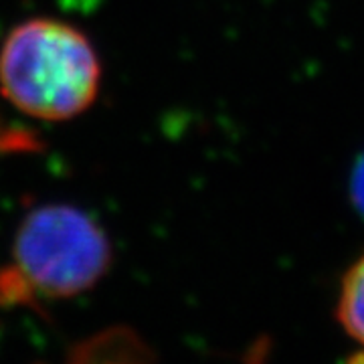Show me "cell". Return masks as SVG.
Here are the masks:
<instances>
[{"mask_svg":"<svg viewBox=\"0 0 364 364\" xmlns=\"http://www.w3.org/2000/svg\"><path fill=\"white\" fill-rule=\"evenodd\" d=\"M100 90V55L90 37L65 21L28 18L0 47V93L31 119H73L95 104Z\"/></svg>","mask_w":364,"mask_h":364,"instance_id":"6da1fadb","label":"cell"},{"mask_svg":"<svg viewBox=\"0 0 364 364\" xmlns=\"http://www.w3.org/2000/svg\"><path fill=\"white\" fill-rule=\"evenodd\" d=\"M104 227L83 208L51 203L28 210L13 241V259L0 269V304L31 306L90 291L112 267Z\"/></svg>","mask_w":364,"mask_h":364,"instance_id":"7a4b0ae2","label":"cell"},{"mask_svg":"<svg viewBox=\"0 0 364 364\" xmlns=\"http://www.w3.org/2000/svg\"><path fill=\"white\" fill-rule=\"evenodd\" d=\"M334 314L342 332L364 350V253L352 261L340 279Z\"/></svg>","mask_w":364,"mask_h":364,"instance_id":"3957f363","label":"cell"},{"mask_svg":"<svg viewBox=\"0 0 364 364\" xmlns=\"http://www.w3.org/2000/svg\"><path fill=\"white\" fill-rule=\"evenodd\" d=\"M39 136L28 128L16 126L0 116V156L6 154H28L39 152Z\"/></svg>","mask_w":364,"mask_h":364,"instance_id":"277c9868","label":"cell"},{"mask_svg":"<svg viewBox=\"0 0 364 364\" xmlns=\"http://www.w3.org/2000/svg\"><path fill=\"white\" fill-rule=\"evenodd\" d=\"M352 191H354V200H356V205L363 208V213H364V158H363V162L358 164L356 172H354Z\"/></svg>","mask_w":364,"mask_h":364,"instance_id":"5b68a950","label":"cell"}]
</instances>
